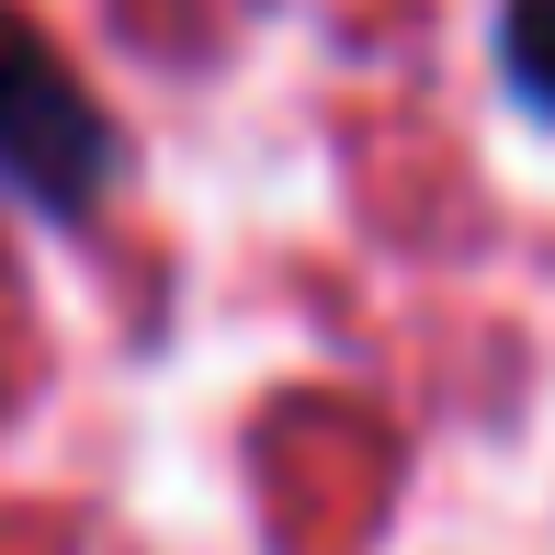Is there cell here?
Instances as JSON below:
<instances>
[{
  "instance_id": "7a4b0ae2",
  "label": "cell",
  "mask_w": 555,
  "mask_h": 555,
  "mask_svg": "<svg viewBox=\"0 0 555 555\" xmlns=\"http://www.w3.org/2000/svg\"><path fill=\"white\" fill-rule=\"evenodd\" d=\"M488 57H499V91L533 125H555V0H499Z\"/></svg>"
},
{
  "instance_id": "6da1fadb",
  "label": "cell",
  "mask_w": 555,
  "mask_h": 555,
  "mask_svg": "<svg viewBox=\"0 0 555 555\" xmlns=\"http://www.w3.org/2000/svg\"><path fill=\"white\" fill-rule=\"evenodd\" d=\"M114 182H125L114 103L80 80V57L23 0H0V193L46 227H80Z\"/></svg>"
}]
</instances>
